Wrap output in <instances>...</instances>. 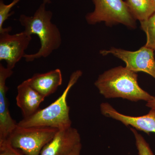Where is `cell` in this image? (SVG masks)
<instances>
[{
    "instance_id": "cell-1",
    "label": "cell",
    "mask_w": 155,
    "mask_h": 155,
    "mask_svg": "<svg viewBox=\"0 0 155 155\" xmlns=\"http://www.w3.org/2000/svg\"><path fill=\"white\" fill-rule=\"evenodd\" d=\"M94 85L106 98H121L132 102H147L155 99L139 86L136 72L122 66L109 69L99 75Z\"/></svg>"
},
{
    "instance_id": "cell-2",
    "label": "cell",
    "mask_w": 155,
    "mask_h": 155,
    "mask_svg": "<svg viewBox=\"0 0 155 155\" xmlns=\"http://www.w3.org/2000/svg\"><path fill=\"white\" fill-rule=\"evenodd\" d=\"M52 12L47 10L46 4L43 3L33 16L22 14L19 17V21L24 27V31L30 35H36L40 41V48L37 52L25 54L24 58L26 62L47 58L61 47L62 42L61 31L57 25L52 22Z\"/></svg>"
},
{
    "instance_id": "cell-3",
    "label": "cell",
    "mask_w": 155,
    "mask_h": 155,
    "mask_svg": "<svg viewBox=\"0 0 155 155\" xmlns=\"http://www.w3.org/2000/svg\"><path fill=\"white\" fill-rule=\"evenodd\" d=\"M82 75V72L80 70L72 72L66 88L55 101L44 109H40L33 116L22 119L18 122V126H44L59 130L71 127L72 123L69 116L70 107L67 103V96Z\"/></svg>"
},
{
    "instance_id": "cell-4",
    "label": "cell",
    "mask_w": 155,
    "mask_h": 155,
    "mask_svg": "<svg viewBox=\"0 0 155 155\" xmlns=\"http://www.w3.org/2000/svg\"><path fill=\"white\" fill-rule=\"evenodd\" d=\"M59 129L44 126L21 127L17 125L7 140L10 145L25 155H40Z\"/></svg>"
},
{
    "instance_id": "cell-5",
    "label": "cell",
    "mask_w": 155,
    "mask_h": 155,
    "mask_svg": "<svg viewBox=\"0 0 155 155\" xmlns=\"http://www.w3.org/2000/svg\"><path fill=\"white\" fill-rule=\"evenodd\" d=\"M93 2L94 11L85 16L88 24L104 22L109 26L122 24L129 28H136V19L123 0H93Z\"/></svg>"
},
{
    "instance_id": "cell-6",
    "label": "cell",
    "mask_w": 155,
    "mask_h": 155,
    "mask_svg": "<svg viewBox=\"0 0 155 155\" xmlns=\"http://www.w3.org/2000/svg\"><path fill=\"white\" fill-rule=\"evenodd\" d=\"M154 52L143 46L135 51L112 48L109 50H101L100 53L103 56L113 54L124 61L125 67L130 71L145 72L155 79Z\"/></svg>"
},
{
    "instance_id": "cell-7",
    "label": "cell",
    "mask_w": 155,
    "mask_h": 155,
    "mask_svg": "<svg viewBox=\"0 0 155 155\" xmlns=\"http://www.w3.org/2000/svg\"><path fill=\"white\" fill-rule=\"evenodd\" d=\"M11 30L0 33V61H5L7 68L13 70L17 63L24 58L25 51L32 38L24 31L10 34Z\"/></svg>"
},
{
    "instance_id": "cell-8",
    "label": "cell",
    "mask_w": 155,
    "mask_h": 155,
    "mask_svg": "<svg viewBox=\"0 0 155 155\" xmlns=\"http://www.w3.org/2000/svg\"><path fill=\"white\" fill-rule=\"evenodd\" d=\"M100 110L104 116L122 122L125 126H130L137 130L149 134L155 133V109H151L143 116H132L121 114L108 103H102Z\"/></svg>"
},
{
    "instance_id": "cell-9",
    "label": "cell",
    "mask_w": 155,
    "mask_h": 155,
    "mask_svg": "<svg viewBox=\"0 0 155 155\" xmlns=\"http://www.w3.org/2000/svg\"><path fill=\"white\" fill-rule=\"evenodd\" d=\"M13 73L12 69L0 64V141L7 140L18 125L11 117L7 97L9 88L6 81Z\"/></svg>"
},
{
    "instance_id": "cell-10",
    "label": "cell",
    "mask_w": 155,
    "mask_h": 155,
    "mask_svg": "<svg viewBox=\"0 0 155 155\" xmlns=\"http://www.w3.org/2000/svg\"><path fill=\"white\" fill-rule=\"evenodd\" d=\"M80 143V134L76 128L71 126L61 129L44 147L40 155H68Z\"/></svg>"
},
{
    "instance_id": "cell-11",
    "label": "cell",
    "mask_w": 155,
    "mask_h": 155,
    "mask_svg": "<svg viewBox=\"0 0 155 155\" xmlns=\"http://www.w3.org/2000/svg\"><path fill=\"white\" fill-rule=\"evenodd\" d=\"M27 84L45 98L55 92L63 82L61 69H56L43 73H35L25 80Z\"/></svg>"
},
{
    "instance_id": "cell-12",
    "label": "cell",
    "mask_w": 155,
    "mask_h": 155,
    "mask_svg": "<svg viewBox=\"0 0 155 155\" xmlns=\"http://www.w3.org/2000/svg\"><path fill=\"white\" fill-rule=\"evenodd\" d=\"M45 98L24 81L17 87L16 104L21 110L23 119L33 116L40 110Z\"/></svg>"
},
{
    "instance_id": "cell-13",
    "label": "cell",
    "mask_w": 155,
    "mask_h": 155,
    "mask_svg": "<svg viewBox=\"0 0 155 155\" xmlns=\"http://www.w3.org/2000/svg\"><path fill=\"white\" fill-rule=\"evenodd\" d=\"M130 13L136 19L143 21L155 12L152 0H126Z\"/></svg>"
},
{
    "instance_id": "cell-14",
    "label": "cell",
    "mask_w": 155,
    "mask_h": 155,
    "mask_svg": "<svg viewBox=\"0 0 155 155\" xmlns=\"http://www.w3.org/2000/svg\"><path fill=\"white\" fill-rule=\"evenodd\" d=\"M142 29L147 36L145 46L155 52V12L147 19L140 21Z\"/></svg>"
},
{
    "instance_id": "cell-15",
    "label": "cell",
    "mask_w": 155,
    "mask_h": 155,
    "mask_svg": "<svg viewBox=\"0 0 155 155\" xmlns=\"http://www.w3.org/2000/svg\"><path fill=\"white\" fill-rule=\"evenodd\" d=\"M21 0H13L10 4L6 5L3 0H0V33L6 31L12 30V27L4 28L3 24L13 13H10L11 9Z\"/></svg>"
},
{
    "instance_id": "cell-16",
    "label": "cell",
    "mask_w": 155,
    "mask_h": 155,
    "mask_svg": "<svg viewBox=\"0 0 155 155\" xmlns=\"http://www.w3.org/2000/svg\"><path fill=\"white\" fill-rule=\"evenodd\" d=\"M130 129L135 138L136 146L138 150V155H155L149 144L144 137L138 133L137 130L132 127H130Z\"/></svg>"
},
{
    "instance_id": "cell-17",
    "label": "cell",
    "mask_w": 155,
    "mask_h": 155,
    "mask_svg": "<svg viewBox=\"0 0 155 155\" xmlns=\"http://www.w3.org/2000/svg\"><path fill=\"white\" fill-rule=\"evenodd\" d=\"M0 155H25L21 151L11 146L7 140L0 141Z\"/></svg>"
},
{
    "instance_id": "cell-18",
    "label": "cell",
    "mask_w": 155,
    "mask_h": 155,
    "mask_svg": "<svg viewBox=\"0 0 155 155\" xmlns=\"http://www.w3.org/2000/svg\"><path fill=\"white\" fill-rule=\"evenodd\" d=\"M81 149H82V144L81 143H80L78 145L75 149L68 155H80Z\"/></svg>"
},
{
    "instance_id": "cell-19",
    "label": "cell",
    "mask_w": 155,
    "mask_h": 155,
    "mask_svg": "<svg viewBox=\"0 0 155 155\" xmlns=\"http://www.w3.org/2000/svg\"><path fill=\"white\" fill-rule=\"evenodd\" d=\"M146 106L150 109H155V99L147 102Z\"/></svg>"
},
{
    "instance_id": "cell-20",
    "label": "cell",
    "mask_w": 155,
    "mask_h": 155,
    "mask_svg": "<svg viewBox=\"0 0 155 155\" xmlns=\"http://www.w3.org/2000/svg\"><path fill=\"white\" fill-rule=\"evenodd\" d=\"M43 3L46 5L47 4H50L51 3V0H43Z\"/></svg>"
},
{
    "instance_id": "cell-21",
    "label": "cell",
    "mask_w": 155,
    "mask_h": 155,
    "mask_svg": "<svg viewBox=\"0 0 155 155\" xmlns=\"http://www.w3.org/2000/svg\"><path fill=\"white\" fill-rule=\"evenodd\" d=\"M153 5L154 6V8L155 10V0H152Z\"/></svg>"
},
{
    "instance_id": "cell-22",
    "label": "cell",
    "mask_w": 155,
    "mask_h": 155,
    "mask_svg": "<svg viewBox=\"0 0 155 155\" xmlns=\"http://www.w3.org/2000/svg\"></svg>"
}]
</instances>
